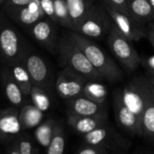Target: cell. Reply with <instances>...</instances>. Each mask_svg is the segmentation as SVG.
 <instances>
[{
    "label": "cell",
    "mask_w": 154,
    "mask_h": 154,
    "mask_svg": "<svg viewBox=\"0 0 154 154\" xmlns=\"http://www.w3.org/2000/svg\"><path fill=\"white\" fill-rule=\"evenodd\" d=\"M68 36L81 49L93 67L100 73L104 79L116 83L122 80L123 72L118 65L97 44L75 31L67 32Z\"/></svg>",
    "instance_id": "6da1fadb"
},
{
    "label": "cell",
    "mask_w": 154,
    "mask_h": 154,
    "mask_svg": "<svg viewBox=\"0 0 154 154\" xmlns=\"http://www.w3.org/2000/svg\"><path fill=\"white\" fill-rule=\"evenodd\" d=\"M57 52L63 68H69L88 79L104 80L81 49L66 33L58 40Z\"/></svg>",
    "instance_id": "7a4b0ae2"
},
{
    "label": "cell",
    "mask_w": 154,
    "mask_h": 154,
    "mask_svg": "<svg viewBox=\"0 0 154 154\" xmlns=\"http://www.w3.org/2000/svg\"><path fill=\"white\" fill-rule=\"evenodd\" d=\"M113 21L102 4H95L74 30L90 39H103L107 36Z\"/></svg>",
    "instance_id": "3957f363"
},
{
    "label": "cell",
    "mask_w": 154,
    "mask_h": 154,
    "mask_svg": "<svg viewBox=\"0 0 154 154\" xmlns=\"http://www.w3.org/2000/svg\"><path fill=\"white\" fill-rule=\"evenodd\" d=\"M151 89L152 80L149 76L135 77L121 89L122 97L125 106L135 114L141 121L149 100Z\"/></svg>",
    "instance_id": "277c9868"
},
{
    "label": "cell",
    "mask_w": 154,
    "mask_h": 154,
    "mask_svg": "<svg viewBox=\"0 0 154 154\" xmlns=\"http://www.w3.org/2000/svg\"><path fill=\"white\" fill-rule=\"evenodd\" d=\"M107 43L113 54L128 71L135 70L142 63V59L132 42L122 34L114 23L107 35Z\"/></svg>",
    "instance_id": "5b68a950"
},
{
    "label": "cell",
    "mask_w": 154,
    "mask_h": 154,
    "mask_svg": "<svg viewBox=\"0 0 154 154\" xmlns=\"http://www.w3.org/2000/svg\"><path fill=\"white\" fill-rule=\"evenodd\" d=\"M85 143L102 146L113 153L125 152L131 143L124 138L108 122L83 135Z\"/></svg>",
    "instance_id": "8992f818"
},
{
    "label": "cell",
    "mask_w": 154,
    "mask_h": 154,
    "mask_svg": "<svg viewBox=\"0 0 154 154\" xmlns=\"http://www.w3.org/2000/svg\"><path fill=\"white\" fill-rule=\"evenodd\" d=\"M103 5L109 14L113 23L117 27L119 32L132 42H139L140 40L147 36L148 29H146L144 24L139 23L131 15L113 8L104 1Z\"/></svg>",
    "instance_id": "52a82bcc"
},
{
    "label": "cell",
    "mask_w": 154,
    "mask_h": 154,
    "mask_svg": "<svg viewBox=\"0 0 154 154\" xmlns=\"http://www.w3.org/2000/svg\"><path fill=\"white\" fill-rule=\"evenodd\" d=\"M23 51L20 37L7 23L0 22V55L8 64L22 60Z\"/></svg>",
    "instance_id": "ba28073f"
},
{
    "label": "cell",
    "mask_w": 154,
    "mask_h": 154,
    "mask_svg": "<svg viewBox=\"0 0 154 154\" xmlns=\"http://www.w3.org/2000/svg\"><path fill=\"white\" fill-rule=\"evenodd\" d=\"M116 120L120 128L131 136H142V121L125 104L121 89H116L113 97Z\"/></svg>",
    "instance_id": "9c48e42d"
},
{
    "label": "cell",
    "mask_w": 154,
    "mask_h": 154,
    "mask_svg": "<svg viewBox=\"0 0 154 154\" xmlns=\"http://www.w3.org/2000/svg\"><path fill=\"white\" fill-rule=\"evenodd\" d=\"M88 79L69 68H63L59 72L55 88L59 96L65 100H69L82 95L84 87Z\"/></svg>",
    "instance_id": "30bf717a"
},
{
    "label": "cell",
    "mask_w": 154,
    "mask_h": 154,
    "mask_svg": "<svg viewBox=\"0 0 154 154\" xmlns=\"http://www.w3.org/2000/svg\"><path fill=\"white\" fill-rule=\"evenodd\" d=\"M22 61L25 65L32 84L49 90L51 86V75L45 60L35 52H23Z\"/></svg>",
    "instance_id": "8fae6325"
},
{
    "label": "cell",
    "mask_w": 154,
    "mask_h": 154,
    "mask_svg": "<svg viewBox=\"0 0 154 154\" xmlns=\"http://www.w3.org/2000/svg\"><path fill=\"white\" fill-rule=\"evenodd\" d=\"M19 111L14 107L0 110V142L11 143L22 133Z\"/></svg>",
    "instance_id": "7c38bea8"
},
{
    "label": "cell",
    "mask_w": 154,
    "mask_h": 154,
    "mask_svg": "<svg viewBox=\"0 0 154 154\" xmlns=\"http://www.w3.org/2000/svg\"><path fill=\"white\" fill-rule=\"evenodd\" d=\"M54 23H55L51 19L45 17L29 28L30 33L33 39L51 52H55L57 51L58 44Z\"/></svg>",
    "instance_id": "4fadbf2b"
},
{
    "label": "cell",
    "mask_w": 154,
    "mask_h": 154,
    "mask_svg": "<svg viewBox=\"0 0 154 154\" xmlns=\"http://www.w3.org/2000/svg\"><path fill=\"white\" fill-rule=\"evenodd\" d=\"M6 14L18 24L25 28H30L40 20L46 17L40 0H32L28 5L11 11H7Z\"/></svg>",
    "instance_id": "5bb4252c"
},
{
    "label": "cell",
    "mask_w": 154,
    "mask_h": 154,
    "mask_svg": "<svg viewBox=\"0 0 154 154\" xmlns=\"http://www.w3.org/2000/svg\"><path fill=\"white\" fill-rule=\"evenodd\" d=\"M107 107L106 103L94 101L83 95L68 100L67 114L76 116H95L106 112Z\"/></svg>",
    "instance_id": "9a60e30c"
},
{
    "label": "cell",
    "mask_w": 154,
    "mask_h": 154,
    "mask_svg": "<svg viewBox=\"0 0 154 154\" xmlns=\"http://www.w3.org/2000/svg\"><path fill=\"white\" fill-rule=\"evenodd\" d=\"M108 122L107 111L95 116H76L68 114V124L79 134H86Z\"/></svg>",
    "instance_id": "2e32d148"
},
{
    "label": "cell",
    "mask_w": 154,
    "mask_h": 154,
    "mask_svg": "<svg viewBox=\"0 0 154 154\" xmlns=\"http://www.w3.org/2000/svg\"><path fill=\"white\" fill-rule=\"evenodd\" d=\"M1 82L5 97L11 105L15 107H22L24 104L25 96L20 86L16 83L12 76L9 67H5L1 72Z\"/></svg>",
    "instance_id": "e0dca14e"
},
{
    "label": "cell",
    "mask_w": 154,
    "mask_h": 154,
    "mask_svg": "<svg viewBox=\"0 0 154 154\" xmlns=\"http://www.w3.org/2000/svg\"><path fill=\"white\" fill-rule=\"evenodd\" d=\"M141 137L154 144V84L152 81L149 100L143 115Z\"/></svg>",
    "instance_id": "ac0fdd59"
},
{
    "label": "cell",
    "mask_w": 154,
    "mask_h": 154,
    "mask_svg": "<svg viewBox=\"0 0 154 154\" xmlns=\"http://www.w3.org/2000/svg\"><path fill=\"white\" fill-rule=\"evenodd\" d=\"M130 15L144 24L154 21V12L149 0H128Z\"/></svg>",
    "instance_id": "d6986e66"
},
{
    "label": "cell",
    "mask_w": 154,
    "mask_h": 154,
    "mask_svg": "<svg viewBox=\"0 0 154 154\" xmlns=\"http://www.w3.org/2000/svg\"><path fill=\"white\" fill-rule=\"evenodd\" d=\"M44 118V112L38 109L35 106L23 105L19 111V119L23 130L35 128Z\"/></svg>",
    "instance_id": "ffe728a7"
},
{
    "label": "cell",
    "mask_w": 154,
    "mask_h": 154,
    "mask_svg": "<svg viewBox=\"0 0 154 154\" xmlns=\"http://www.w3.org/2000/svg\"><path fill=\"white\" fill-rule=\"evenodd\" d=\"M8 67L10 69L13 78L20 86L25 97H29L32 86V81L23 62L22 60H19L8 65Z\"/></svg>",
    "instance_id": "44dd1931"
},
{
    "label": "cell",
    "mask_w": 154,
    "mask_h": 154,
    "mask_svg": "<svg viewBox=\"0 0 154 154\" xmlns=\"http://www.w3.org/2000/svg\"><path fill=\"white\" fill-rule=\"evenodd\" d=\"M74 31L94 5V0H66Z\"/></svg>",
    "instance_id": "7402d4cb"
},
{
    "label": "cell",
    "mask_w": 154,
    "mask_h": 154,
    "mask_svg": "<svg viewBox=\"0 0 154 154\" xmlns=\"http://www.w3.org/2000/svg\"><path fill=\"white\" fill-rule=\"evenodd\" d=\"M101 80L88 79L84 87L82 95L99 103H106L108 97L106 86L100 82Z\"/></svg>",
    "instance_id": "603a6c76"
},
{
    "label": "cell",
    "mask_w": 154,
    "mask_h": 154,
    "mask_svg": "<svg viewBox=\"0 0 154 154\" xmlns=\"http://www.w3.org/2000/svg\"><path fill=\"white\" fill-rule=\"evenodd\" d=\"M56 121L53 118H48L42 121L39 125L35 127L33 132L34 138L36 142L43 148H47L51 143L54 127L56 125Z\"/></svg>",
    "instance_id": "cb8c5ba5"
},
{
    "label": "cell",
    "mask_w": 154,
    "mask_h": 154,
    "mask_svg": "<svg viewBox=\"0 0 154 154\" xmlns=\"http://www.w3.org/2000/svg\"><path fill=\"white\" fill-rule=\"evenodd\" d=\"M32 103L42 112H47L51 106V99L47 92V89L42 87L32 84L30 96Z\"/></svg>",
    "instance_id": "d4e9b609"
},
{
    "label": "cell",
    "mask_w": 154,
    "mask_h": 154,
    "mask_svg": "<svg viewBox=\"0 0 154 154\" xmlns=\"http://www.w3.org/2000/svg\"><path fill=\"white\" fill-rule=\"evenodd\" d=\"M5 152L9 154H36L39 150L29 138L18 136L10 143Z\"/></svg>",
    "instance_id": "484cf974"
},
{
    "label": "cell",
    "mask_w": 154,
    "mask_h": 154,
    "mask_svg": "<svg viewBox=\"0 0 154 154\" xmlns=\"http://www.w3.org/2000/svg\"><path fill=\"white\" fill-rule=\"evenodd\" d=\"M66 138L65 132L60 123H56L53 134L49 146L46 148L47 154H62L65 151Z\"/></svg>",
    "instance_id": "4316f807"
},
{
    "label": "cell",
    "mask_w": 154,
    "mask_h": 154,
    "mask_svg": "<svg viewBox=\"0 0 154 154\" xmlns=\"http://www.w3.org/2000/svg\"><path fill=\"white\" fill-rule=\"evenodd\" d=\"M57 23L69 30L73 29V23L69 15L66 0H53Z\"/></svg>",
    "instance_id": "83f0119b"
},
{
    "label": "cell",
    "mask_w": 154,
    "mask_h": 154,
    "mask_svg": "<svg viewBox=\"0 0 154 154\" xmlns=\"http://www.w3.org/2000/svg\"><path fill=\"white\" fill-rule=\"evenodd\" d=\"M77 154H112V152L99 145H95V144H89V143H85L81 145L77 151Z\"/></svg>",
    "instance_id": "f1b7e54d"
},
{
    "label": "cell",
    "mask_w": 154,
    "mask_h": 154,
    "mask_svg": "<svg viewBox=\"0 0 154 154\" xmlns=\"http://www.w3.org/2000/svg\"><path fill=\"white\" fill-rule=\"evenodd\" d=\"M40 4H41V6L43 10L46 17L51 19L55 23H57L53 0H40Z\"/></svg>",
    "instance_id": "f546056e"
},
{
    "label": "cell",
    "mask_w": 154,
    "mask_h": 154,
    "mask_svg": "<svg viewBox=\"0 0 154 154\" xmlns=\"http://www.w3.org/2000/svg\"><path fill=\"white\" fill-rule=\"evenodd\" d=\"M104 2L113 8L130 15L128 9V0H104Z\"/></svg>",
    "instance_id": "4dcf8cb0"
},
{
    "label": "cell",
    "mask_w": 154,
    "mask_h": 154,
    "mask_svg": "<svg viewBox=\"0 0 154 154\" xmlns=\"http://www.w3.org/2000/svg\"><path fill=\"white\" fill-rule=\"evenodd\" d=\"M32 1V0H5V3L3 4L4 10L5 12H7V11L18 9V8H21V7L28 5Z\"/></svg>",
    "instance_id": "1f68e13d"
},
{
    "label": "cell",
    "mask_w": 154,
    "mask_h": 154,
    "mask_svg": "<svg viewBox=\"0 0 154 154\" xmlns=\"http://www.w3.org/2000/svg\"><path fill=\"white\" fill-rule=\"evenodd\" d=\"M142 63H143L144 67L147 69L149 72V76L154 78V56L149 57L145 59L144 60H142Z\"/></svg>",
    "instance_id": "d6a6232c"
},
{
    "label": "cell",
    "mask_w": 154,
    "mask_h": 154,
    "mask_svg": "<svg viewBox=\"0 0 154 154\" xmlns=\"http://www.w3.org/2000/svg\"><path fill=\"white\" fill-rule=\"evenodd\" d=\"M147 39L149 40V42H151V44L152 45L154 48V31L148 29V32H147Z\"/></svg>",
    "instance_id": "836d02e7"
},
{
    "label": "cell",
    "mask_w": 154,
    "mask_h": 154,
    "mask_svg": "<svg viewBox=\"0 0 154 154\" xmlns=\"http://www.w3.org/2000/svg\"><path fill=\"white\" fill-rule=\"evenodd\" d=\"M148 29H150V30H152V31H154V21H152V22H150V23H149V25H148Z\"/></svg>",
    "instance_id": "e575fe53"
},
{
    "label": "cell",
    "mask_w": 154,
    "mask_h": 154,
    "mask_svg": "<svg viewBox=\"0 0 154 154\" xmlns=\"http://www.w3.org/2000/svg\"><path fill=\"white\" fill-rule=\"evenodd\" d=\"M149 2H150V4H151V5H152V7L154 12V0H149Z\"/></svg>",
    "instance_id": "d590c367"
},
{
    "label": "cell",
    "mask_w": 154,
    "mask_h": 154,
    "mask_svg": "<svg viewBox=\"0 0 154 154\" xmlns=\"http://www.w3.org/2000/svg\"><path fill=\"white\" fill-rule=\"evenodd\" d=\"M5 0H0V6L5 3Z\"/></svg>",
    "instance_id": "8d00e7d4"
},
{
    "label": "cell",
    "mask_w": 154,
    "mask_h": 154,
    "mask_svg": "<svg viewBox=\"0 0 154 154\" xmlns=\"http://www.w3.org/2000/svg\"><path fill=\"white\" fill-rule=\"evenodd\" d=\"M150 78H151V79H152V81L153 82V84H154V78H152V77H151V76H149Z\"/></svg>",
    "instance_id": "74e56055"
}]
</instances>
